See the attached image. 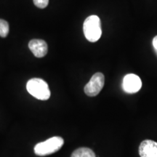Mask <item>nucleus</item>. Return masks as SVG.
<instances>
[{"instance_id":"obj_10","label":"nucleus","mask_w":157,"mask_h":157,"mask_svg":"<svg viewBox=\"0 0 157 157\" xmlns=\"http://www.w3.org/2000/svg\"><path fill=\"white\" fill-rule=\"evenodd\" d=\"M33 1H34V5L41 9L45 8L49 3V0H33Z\"/></svg>"},{"instance_id":"obj_5","label":"nucleus","mask_w":157,"mask_h":157,"mask_svg":"<svg viewBox=\"0 0 157 157\" xmlns=\"http://www.w3.org/2000/svg\"><path fill=\"white\" fill-rule=\"evenodd\" d=\"M142 82L138 76L133 74H127L124 77L122 87L127 93H136L141 89Z\"/></svg>"},{"instance_id":"obj_1","label":"nucleus","mask_w":157,"mask_h":157,"mask_svg":"<svg viewBox=\"0 0 157 157\" xmlns=\"http://www.w3.org/2000/svg\"><path fill=\"white\" fill-rule=\"evenodd\" d=\"M83 31L84 36L89 42H97L102 34L101 22L99 17L97 15L87 17L84 22Z\"/></svg>"},{"instance_id":"obj_6","label":"nucleus","mask_w":157,"mask_h":157,"mask_svg":"<svg viewBox=\"0 0 157 157\" xmlns=\"http://www.w3.org/2000/svg\"><path fill=\"white\" fill-rule=\"evenodd\" d=\"M140 157H157V143L151 140H145L139 146Z\"/></svg>"},{"instance_id":"obj_4","label":"nucleus","mask_w":157,"mask_h":157,"mask_svg":"<svg viewBox=\"0 0 157 157\" xmlns=\"http://www.w3.org/2000/svg\"><path fill=\"white\" fill-rule=\"evenodd\" d=\"M105 83V77L102 73H96L92 76L90 82L84 87V93L88 96L94 97L98 95L103 89Z\"/></svg>"},{"instance_id":"obj_2","label":"nucleus","mask_w":157,"mask_h":157,"mask_svg":"<svg viewBox=\"0 0 157 157\" xmlns=\"http://www.w3.org/2000/svg\"><path fill=\"white\" fill-rule=\"evenodd\" d=\"M26 89L29 94L41 101H47L51 95L48 83L42 78H31L27 82Z\"/></svg>"},{"instance_id":"obj_11","label":"nucleus","mask_w":157,"mask_h":157,"mask_svg":"<svg viewBox=\"0 0 157 157\" xmlns=\"http://www.w3.org/2000/svg\"><path fill=\"white\" fill-rule=\"evenodd\" d=\"M152 43H153V46H154L155 50H156L157 52V36H156L154 39H153Z\"/></svg>"},{"instance_id":"obj_7","label":"nucleus","mask_w":157,"mask_h":157,"mask_svg":"<svg viewBox=\"0 0 157 157\" xmlns=\"http://www.w3.org/2000/svg\"><path fill=\"white\" fill-rule=\"evenodd\" d=\"M29 48L36 58H43L48 53V44L42 39H32L29 43Z\"/></svg>"},{"instance_id":"obj_9","label":"nucleus","mask_w":157,"mask_h":157,"mask_svg":"<svg viewBox=\"0 0 157 157\" xmlns=\"http://www.w3.org/2000/svg\"><path fill=\"white\" fill-rule=\"evenodd\" d=\"M9 24L5 20L0 19V36L5 38L9 34Z\"/></svg>"},{"instance_id":"obj_8","label":"nucleus","mask_w":157,"mask_h":157,"mask_svg":"<svg viewBox=\"0 0 157 157\" xmlns=\"http://www.w3.org/2000/svg\"><path fill=\"white\" fill-rule=\"evenodd\" d=\"M71 157H96L95 153L90 148H79L72 153Z\"/></svg>"},{"instance_id":"obj_3","label":"nucleus","mask_w":157,"mask_h":157,"mask_svg":"<svg viewBox=\"0 0 157 157\" xmlns=\"http://www.w3.org/2000/svg\"><path fill=\"white\" fill-rule=\"evenodd\" d=\"M63 143L64 140L62 137H51L44 142L37 143L34 147V152L39 156H48L60 150Z\"/></svg>"}]
</instances>
